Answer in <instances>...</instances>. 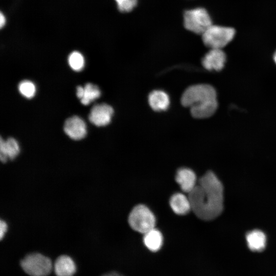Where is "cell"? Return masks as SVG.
Listing matches in <instances>:
<instances>
[{
  "label": "cell",
  "mask_w": 276,
  "mask_h": 276,
  "mask_svg": "<svg viewBox=\"0 0 276 276\" xmlns=\"http://www.w3.org/2000/svg\"><path fill=\"white\" fill-rule=\"evenodd\" d=\"M119 10L122 12L131 11L136 6L137 0H115Z\"/></svg>",
  "instance_id": "cell-20"
},
{
  "label": "cell",
  "mask_w": 276,
  "mask_h": 276,
  "mask_svg": "<svg viewBox=\"0 0 276 276\" xmlns=\"http://www.w3.org/2000/svg\"><path fill=\"white\" fill-rule=\"evenodd\" d=\"M170 205L173 212L179 215H186L192 210L189 197L180 193H175L171 197Z\"/></svg>",
  "instance_id": "cell-13"
},
{
  "label": "cell",
  "mask_w": 276,
  "mask_h": 276,
  "mask_svg": "<svg viewBox=\"0 0 276 276\" xmlns=\"http://www.w3.org/2000/svg\"><path fill=\"white\" fill-rule=\"evenodd\" d=\"M181 103L183 106L190 107L192 116L197 119L212 116L218 107L215 89L205 84L189 87L181 96Z\"/></svg>",
  "instance_id": "cell-2"
},
{
  "label": "cell",
  "mask_w": 276,
  "mask_h": 276,
  "mask_svg": "<svg viewBox=\"0 0 276 276\" xmlns=\"http://www.w3.org/2000/svg\"><path fill=\"white\" fill-rule=\"evenodd\" d=\"M235 34L234 28L212 25L201 35L207 47L222 49L232 40Z\"/></svg>",
  "instance_id": "cell-3"
},
{
  "label": "cell",
  "mask_w": 276,
  "mask_h": 276,
  "mask_svg": "<svg viewBox=\"0 0 276 276\" xmlns=\"http://www.w3.org/2000/svg\"><path fill=\"white\" fill-rule=\"evenodd\" d=\"M273 60L275 63H276V51L275 52L274 55H273Z\"/></svg>",
  "instance_id": "cell-25"
},
{
  "label": "cell",
  "mask_w": 276,
  "mask_h": 276,
  "mask_svg": "<svg viewBox=\"0 0 276 276\" xmlns=\"http://www.w3.org/2000/svg\"><path fill=\"white\" fill-rule=\"evenodd\" d=\"M63 130L66 134L74 140H80L86 135V125L78 116L71 117L65 121Z\"/></svg>",
  "instance_id": "cell-8"
},
{
  "label": "cell",
  "mask_w": 276,
  "mask_h": 276,
  "mask_svg": "<svg viewBox=\"0 0 276 276\" xmlns=\"http://www.w3.org/2000/svg\"><path fill=\"white\" fill-rule=\"evenodd\" d=\"M189 194L192 210L203 220H211L221 214L223 209V187L212 171H208L197 181Z\"/></svg>",
  "instance_id": "cell-1"
},
{
  "label": "cell",
  "mask_w": 276,
  "mask_h": 276,
  "mask_svg": "<svg viewBox=\"0 0 276 276\" xmlns=\"http://www.w3.org/2000/svg\"><path fill=\"white\" fill-rule=\"evenodd\" d=\"M6 22V19L5 16L3 14L2 12H1V15H0V26L1 28H3V27L5 25Z\"/></svg>",
  "instance_id": "cell-23"
},
{
  "label": "cell",
  "mask_w": 276,
  "mask_h": 276,
  "mask_svg": "<svg viewBox=\"0 0 276 276\" xmlns=\"http://www.w3.org/2000/svg\"><path fill=\"white\" fill-rule=\"evenodd\" d=\"M8 228L7 222L1 219L0 221V238L1 240L4 237Z\"/></svg>",
  "instance_id": "cell-21"
},
{
  "label": "cell",
  "mask_w": 276,
  "mask_h": 276,
  "mask_svg": "<svg viewBox=\"0 0 276 276\" xmlns=\"http://www.w3.org/2000/svg\"><path fill=\"white\" fill-rule=\"evenodd\" d=\"M20 93L25 98L31 99L36 93V87L34 84L29 80L21 81L18 86Z\"/></svg>",
  "instance_id": "cell-19"
},
{
  "label": "cell",
  "mask_w": 276,
  "mask_h": 276,
  "mask_svg": "<svg viewBox=\"0 0 276 276\" xmlns=\"http://www.w3.org/2000/svg\"><path fill=\"white\" fill-rule=\"evenodd\" d=\"M20 147L17 141L13 137L0 140V159L2 163L15 159L19 154Z\"/></svg>",
  "instance_id": "cell-10"
},
{
  "label": "cell",
  "mask_w": 276,
  "mask_h": 276,
  "mask_svg": "<svg viewBox=\"0 0 276 276\" xmlns=\"http://www.w3.org/2000/svg\"><path fill=\"white\" fill-rule=\"evenodd\" d=\"M148 102L151 108L157 111L166 110L170 104L168 95L163 90H155L148 96Z\"/></svg>",
  "instance_id": "cell-14"
},
{
  "label": "cell",
  "mask_w": 276,
  "mask_h": 276,
  "mask_svg": "<svg viewBox=\"0 0 276 276\" xmlns=\"http://www.w3.org/2000/svg\"><path fill=\"white\" fill-rule=\"evenodd\" d=\"M70 66L74 71H81L84 66V59L83 55L77 51L71 53L68 58Z\"/></svg>",
  "instance_id": "cell-18"
},
{
  "label": "cell",
  "mask_w": 276,
  "mask_h": 276,
  "mask_svg": "<svg viewBox=\"0 0 276 276\" xmlns=\"http://www.w3.org/2000/svg\"><path fill=\"white\" fill-rule=\"evenodd\" d=\"M183 20L185 28L197 34L202 35L212 25L210 16L207 11L202 8L186 11Z\"/></svg>",
  "instance_id": "cell-6"
},
{
  "label": "cell",
  "mask_w": 276,
  "mask_h": 276,
  "mask_svg": "<svg viewBox=\"0 0 276 276\" xmlns=\"http://www.w3.org/2000/svg\"><path fill=\"white\" fill-rule=\"evenodd\" d=\"M102 276H124L123 275L114 271L110 272L102 275Z\"/></svg>",
  "instance_id": "cell-24"
},
{
  "label": "cell",
  "mask_w": 276,
  "mask_h": 276,
  "mask_svg": "<svg viewBox=\"0 0 276 276\" xmlns=\"http://www.w3.org/2000/svg\"><path fill=\"white\" fill-rule=\"evenodd\" d=\"M83 87L81 86H78L76 88V95L77 97L80 100L83 96Z\"/></svg>",
  "instance_id": "cell-22"
},
{
  "label": "cell",
  "mask_w": 276,
  "mask_h": 276,
  "mask_svg": "<svg viewBox=\"0 0 276 276\" xmlns=\"http://www.w3.org/2000/svg\"><path fill=\"white\" fill-rule=\"evenodd\" d=\"M113 114V109L111 106L105 103L98 104L91 108L88 119L96 126H104L110 122Z\"/></svg>",
  "instance_id": "cell-7"
},
{
  "label": "cell",
  "mask_w": 276,
  "mask_h": 276,
  "mask_svg": "<svg viewBox=\"0 0 276 276\" xmlns=\"http://www.w3.org/2000/svg\"><path fill=\"white\" fill-rule=\"evenodd\" d=\"M54 269L57 276H73L76 272V267L70 257L62 255L56 259Z\"/></svg>",
  "instance_id": "cell-12"
},
{
  "label": "cell",
  "mask_w": 276,
  "mask_h": 276,
  "mask_svg": "<svg viewBox=\"0 0 276 276\" xmlns=\"http://www.w3.org/2000/svg\"><path fill=\"white\" fill-rule=\"evenodd\" d=\"M226 58L222 49H211L203 57L202 64L208 70L220 71L224 66Z\"/></svg>",
  "instance_id": "cell-9"
},
{
  "label": "cell",
  "mask_w": 276,
  "mask_h": 276,
  "mask_svg": "<svg viewBox=\"0 0 276 276\" xmlns=\"http://www.w3.org/2000/svg\"><path fill=\"white\" fill-rule=\"evenodd\" d=\"M24 271L30 276H46L52 271L51 260L39 253H32L27 255L20 261Z\"/></svg>",
  "instance_id": "cell-5"
},
{
  "label": "cell",
  "mask_w": 276,
  "mask_h": 276,
  "mask_svg": "<svg viewBox=\"0 0 276 276\" xmlns=\"http://www.w3.org/2000/svg\"><path fill=\"white\" fill-rule=\"evenodd\" d=\"M246 239L248 247L253 251H261L265 248L266 237L260 230L255 229L248 232Z\"/></svg>",
  "instance_id": "cell-15"
},
{
  "label": "cell",
  "mask_w": 276,
  "mask_h": 276,
  "mask_svg": "<svg viewBox=\"0 0 276 276\" xmlns=\"http://www.w3.org/2000/svg\"><path fill=\"white\" fill-rule=\"evenodd\" d=\"M144 235V243L150 250L156 251L160 248L163 243V237L158 230L154 228Z\"/></svg>",
  "instance_id": "cell-16"
},
{
  "label": "cell",
  "mask_w": 276,
  "mask_h": 276,
  "mask_svg": "<svg viewBox=\"0 0 276 276\" xmlns=\"http://www.w3.org/2000/svg\"><path fill=\"white\" fill-rule=\"evenodd\" d=\"M175 180L184 192L189 193L197 184L196 176L191 169L182 168L178 170Z\"/></svg>",
  "instance_id": "cell-11"
},
{
  "label": "cell",
  "mask_w": 276,
  "mask_h": 276,
  "mask_svg": "<svg viewBox=\"0 0 276 276\" xmlns=\"http://www.w3.org/2000/svg\"><path fill=\"white\" fill-rule=\"evenodd\" d=\"M128 223L133 230L144 234L155 228V218L148 207L139 204L130 212Z\"/></svg>",
  "instance_id": "cell-4"
},
{
  "label": "cell",
  "mask_w": 276,
  "mask_h": 276,
  "mask_svg": "<svg viewBox=\"0 0 276 276\" xmlns=\"http://www.w3.org/2000/svg\"><path fill=\"white\" fill-rule=\"evenodd\" d=\"M83 96L80 101L84 105H87L96 99L99 98L101 92L99 87L92 83H86L83 87Z\"/></svg>",
  "instance_id": "cell-17"
}]
</instances>
